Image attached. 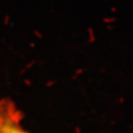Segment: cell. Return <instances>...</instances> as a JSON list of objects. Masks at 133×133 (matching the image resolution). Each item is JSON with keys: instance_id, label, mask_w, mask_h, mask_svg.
Masks as SVG:
<instances>
[{"instance_id": "1", "label": "cell", "mask_w": 133, "mask_h": 133, "mask_svg": "<svg viewBox=\"0 0 133 133\" xmlns=\"http://www.w3.org/2000/svg\"><path fill=\"white\" fill-rule=\"evenodd\" d=\"M0 133H31L24 126L21 111L9 99L0 100Z\"/></svg>"}]
</instances>
